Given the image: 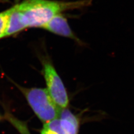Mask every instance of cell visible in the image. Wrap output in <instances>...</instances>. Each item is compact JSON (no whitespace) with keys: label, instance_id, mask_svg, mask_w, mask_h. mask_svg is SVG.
I'll return each instance as SVG.
<instances>
[{"label":"cell","instance_id":"cell-1","mask_svg":"<svg viewBox=\"0 0 134 134\" xmlns=\"http://www.w3.org/2000/svg\"><path fill=\"white\" fill-rule=\"evenodd\" d=\"M92 0L60 1L24 0L16 5L26 27H43L54 16L68 10L81 9L91 5Z\"/></svg>","mask_w":134,"mask_h":134},{"label":"cell","instance_id":"cell-2","mask_svg":"<svg viewBox=\"0 0 134 134\" xmlns=\"http://www.w3.org/2000/svg\"><path fill=\"white\" fill-rule=\"evenodd\" d=\"M22 91L36 116L44 123L58 119L62 109L58 107L44 88H24Z\"/></svg>","mask_w":134,"mask_h":134},{"label":"cell","instance_id":"cell-3","mask_svg":"<svg viewBox=\"0 0 134 134\" xmlns=\"http://www.w3.org/2000/svg\"><path fill=\"white\" fill-rule=\"evenodd\" d=\"M44 74L50 97L58 107L66 108L69 104L66 89L55 68L48 62L44 63Z\"/></svg>","mask_w":134,"mask_h":134},{"label":"cell","instance_id":"cell-4","mask_svg":"<svg viewBox=\"0 0 134 134\" xmlns=\"http://www.w3.org/2000/svg\"><path fill=\"white\" fill-rule=\"evenodd\" d=\"M44 128L57 134H78L79 121L68 109L64 108L58 119L45 123Z\"/></svg>","mask_w":134,"mask_h":134},{"label":"cell","instance_id":"cell-5","mask_svg":"<svg viewBox=\"0 0 134 134\" xmlns=\"http://www.w3.org/2000/svg\"><path fill=\"white\" fill-rule=\"evenodd\" d=\"M43 28L55 34L72 39L76 41L79 44H82V41L71 30L66 18L62 14L54 16L44 25Z\"/></svg>","mask_w":134,"mask_h":134},{"label":"cell","instance_id":"cell-6","mask_svg":"<svg viewBox=\"0 0 134 134\" xmlns=\"http://www.w3.org/2000/svg\"><path fill=\"white\" fill-rule=\"evenodd\" d=\"M25 28L26 27L23 23L21 16L16 5L10 8V14L8 15L4 37L11 36L24 30Z\"/></svg>","mask_w":134,"mask_h":134},{"label":"cell","instance_id":"cell-7","mask_svg":"<svg viewBox=\"0 0 134 134\" xmlns=\"http://www.w3.org/2000/svg\"><path fill=\"white\" fill-rule=\"evenodd\" d=\"M10 9L0 13V39L4 37Z\"/></svg>","mask_w":134,"mask_h":134},{"label":"cell","instance_id":"cell-8","mask_svg":"<svg viewBox=\"0 0 134 134\" xmlns=\"http://www.w3.org/2000/svg\"><path fill=\"white\" fill-rule=\"evenodd\" d=\"M41 134H57V133L44 128L43 129V130H42L41 132Z\"/></svg>","mask_w":134,"mask_h":134},{"label":"cell","instance_id":"cell-9","mask_svg":"<svg viewBox=\"0 0 134 134\" xmlns=\"http://www.w3.org/2000/svg\"><path fill=\"white\" fill-rule=\"evenodd\" d=\"M0 119H1V116H0Z\"/></svg>","mask_w":134,"mask_h":134}]
</instances>
